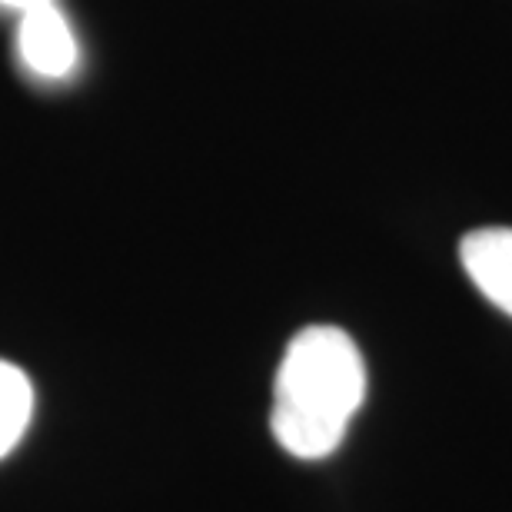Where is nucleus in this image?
<instances>
[{
    "instance_id": "nucleus-5",
    "label": "nucleus",
    "mask_w": 512,
    "mask_h": 512,
    "mask_svg": "<svg viewBox=\"0 0 512 512\" xmlns=\"http://www.w3.org/2000/svg\"><path fill=\"white\" fill-rule=\"evenodd\" d=\"M0 4L10 7V10H17V14H27V10L47 7V4H54V0H0Z\"/></svg>"
},
{
    "instance_id": "nucleus-1",
    "label": "nucleus",
    "mask_w": 512,
    "mask_h": 512,
    "mask_svg": "<svg viewBox=\"0 0 512 512\" xmlns=\"http://www.w3.org/2000/svg\"><path fill=\"white\" fill-rule=\"evenodd\" d=\"M366 399L360 346L340 326H306L286 346L273 383L270 429L296 459H323L340 449Z\"/></svg>"
},
{
    "instance_id": "nucleus-2",
    "label": "nucleus",
    "mask_w": 512,
    "mask_h": 512,
    "mask_svg": "<svg viewBox=\"0 0 512 512\" xmlns=\"http://www.w3.org/2000/svg\"><path fill=\"white\" fill-rule=\"evenodd\" d=\"M17 50L20 60L34 70L37 77L60 80L77 67V40L70 34V24L64 14L47 4L37 10L20 14L17 27Z\"/></svg>"
},
{
    "instance_id": "nucleus-3",
    "label": "nucleus",
    "mask_w": 512,
    "mask_h": 512,
    "mask_svg": "<svg viewBox=\"0 0 512 512\" xmlns=\"http://www.w3.org/2000/svg\"><path fill=\"white\" fill-rule=\"evenodd\" d=\"M459 260L476 290L512 316V227H483L466 233Z\"/></svg>"
},
{
    "instance_id": "nucleus-4",
    "label": "nucleus",
    "mask_w": 512,
    "mask_h": 512,
    "mask_svg": "<svg viewBox=\"0 0 512 512\" xmlns=\"http://www.w3.org/2000/svg\"><path fill=\"white\" fill-rule=\"evenodd\" d=\"M34 416V386L20 366L0 360V459H7L27 436Z\"/></svg>"
}]
</instances>
